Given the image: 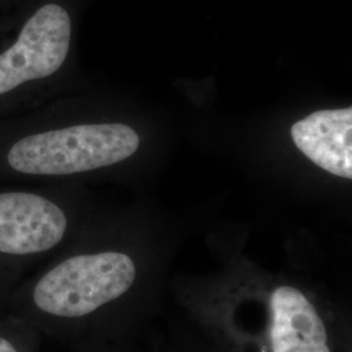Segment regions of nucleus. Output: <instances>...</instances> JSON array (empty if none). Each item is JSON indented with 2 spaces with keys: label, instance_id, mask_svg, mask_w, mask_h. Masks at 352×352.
Wrapping results in <instances>:
<instances>
[{
  "label": "nucleus",
  "instance_id": "1",
  "mask_svg": "<svg viewBox=\"0 0 352 352\" xmlns=\"http://www.w3.org/2000/svg\"><path fill=\"white\" fill-rule=\"evenodd\" d=\"M72 16L55 0L32 1L0 21V120L46 103L71 58Z\"/></svg>",
  "mask_w": 352,
  "mask_h": 352
},
{
  "label": "nucleus",
  "instance_id": "2",
  "mask_svg": "<svg viewBox=\"0 0 352 352\" xmlns=\"http://www.w3.org/2000/svg\"><path fill=\"white\" fill-rule=\"evenodd\" d=\"M136 279V265L122 252L77 254L47 272L33 292L49 315L76 318L124 295Z\"/></svg>",
  "mask_w": 352,
  "mask_h": 352
},
{
  "label": "nucleus",
  "instance_id": "3",
  "mask_svg": "<svg viewBox=\"0 0 352 352\" xmlns=\"http://www.w3.org/2000/svg\"><path fill=\"white\" fill-rule=\"evenodd\" d=\"M68 230L63 208L47 195L0 190V254L32 256L59 245Z\"/></svg>",
  "mask_w": 352,
  "mask_h": 352
},
{
  "label": "nucleus",
  "instance_id": "4",
  "mask_svg": "<svg viewBox=\"0 0 352 352\" xmlns=\"http://www.w3.org/2000/svg\"><path fill=\"white\" fill-rule=\"evenodd\" d=\"M295 145L322 170L352 177V109L321 110L291 128Z\"/></svg>",
  "mask_w": 352,
  "mask_h": 352
},
{
  "label": "nucleus",
  "instance_id": "5",
  "mask_svg": "<svg viewBox=\"0 0 352 352\" xmlns=\"http://www.w3.org/2000/svg\"><path fill=\"white\" fill-rule=\"evenodd\" d=\"M270 311L273 352H330L325 324L300 289L277 287L270 298Z\"/></svg>",
  "mask_w": 352,
  "mask_h": 352
},
{
  "label": "nucleus",
  "instance_id": "6",
  "mask_svg": "<svg viewBox=\"0 0 352 352\" xmlns=\"http://www.w3.org/2000/svg\"><path fill=\"white\" fill-rule=\"evenodd\" d=\"M0 352H17L10 340L0 338Z\"/></svg>",
  "mask_w": 352,
  "mask_h": 352
}]
</instances>
